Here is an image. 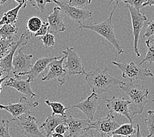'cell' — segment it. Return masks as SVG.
I'll use <instances>...</instances> for the list:
<instances>
[{
	"mask_svg": "<svg viewBox=\"0 0 154 137\" xmlns=\"http://www.w3.org/2000/svg\"><path fill=\"white\" fill-rule=\"evenodd\" d=\"M5 73L7 74L5 71V70L3 69V67H0V80H1L2 79H3V77L6 76V75L4 76V75H5Z\"/></svg>",
	"mask_w": 154,
	"mask_h": 137,
	"instance_id": "f35d334b",
	"label": "cell"
},
{
	"mask_svg": "<svg viewBox=\"0 0 154 137\" xmlns=\"http://www.w3.org/2000/svg\"><path fill=\"white\" fill-rule=\"evenodd\" d=\"M112 64L116 66L121 71L123 79L129 80L133 82L138 80H146L149 77H153V74L152 71L146 68H141L138 65H136L133 61L130 63H120L113 61Z\"/></svg>",
	"mask_w": 154,
	"mask_h": 137,
	"instance_id": "277c9868",
	"label": "cell"
},
{
	"mask_svg": "<svg viewBox=\"0 0 154 137\" xmlns=\"http://www.w3.org/2000/svg\"><path fill=\"white\" fill-rule=\"evenodd\" d=\"M85 79L91 90L97 94L105 93L111 88L123 83L122 80L109 75L107 67L104 70L89 71L87 73Z\"/></svg>",
	"mask_w": 154,
	"mask_h": 137,
	"instance_id": "3957f363",
	"label": "cell"
},
{
	"mask_svg": "<svg viewBox=\"0 0 154 137\" xmlns=\"http://www.w3.org/2000/svg\"><path fill=\"white\" fill-rule=\"evenodd\" d=\"M32 59V55L25 54L23 51V47H19L17 54H14L13 60L12 73L16 79H19L21 73L27 72L31 69L33 65Z\"/></svg>",
	"mask_w": 154,
	"mask_h": 137,
	"instance_id": "4fadbf2b",
	"label": "cell"
},
{
	"mask_svg": "<svg viewBox=\"0 0 154 137\" xmlns=\"http://www.w3.org/2000/svg\"><path fill=\"white\" fill-rule=\"evenodd\" d=\"M49 25V32L54 34L63 32L66 30V27L64 23L63 15L60 7L57 6L53 8V11L47 17Z\"/></svg>",
	"mask_w": 154,
	"mask_h": 137,
	"instance_id": "ac0fdd59",
	"label": "cell"
},
{
	"mask_svg": "<svg viewBox=\"0 0 154 137\" xmlns=\"http://www.w3.org/2000/svg\"><path fill=\"white\" fill-rule=\"evenodd\" d=\"M117 4L113 5L112 12L109 14L108 18L104 21L97 24H84L83 23H79V28L83 31L84 29L91 30L100 36L104 38L108 42H109L114 47L116 50V57L120 54L124 53L123 47L121 45L120 42L116 36L114 30H113V25L112 23L113 15L116 9Z\"/></svg>",
	"mask_w": 154,
	"mask_h": 137,
	"instance_id": "6da1fadb",
	"label": "cell"
},
{
	"mask_svg": "<svg viewBox=\"0 0 154 137\" xmlns=\"http://www.w3.org/2000/svg\"><path fill=\"white\" fill-rule=\"evenodd\" d=\"M38 103L35 102L34 104L24 96H22L20 98L19 102L14 103H9L7 105L0 104V109L5 110L7 112L11 114L13 119L11 121H14L17 118L23 116L24 114H30V109L32 106L34 107L38 106Z\"/></svg>",
	"mask_w": 154,
	"mask_h": 137,
	"instance_id": "7c38bea8",
	"label": "cell"
},
{
	"mask_svg": "<svg viewBox=\"0 0 154 137\" xmlns=\"http://www.w3.org/2000/svg\"><path fill=\"white\" fill-rule=\"evenodd\" d=\"M136 127L133 123H125L119 127L112 133V136H132L137 134Z\"/></svg>",
	"mask_w": 154,
	"mask_h": 137,
	"instance_id": "7402d4cb",
	"label": "cell"
},
{
	"mask_svg": "<svg viewBox=\"0 0 154 137\" xmlns=\"http://www.w3.org/2000/svg\"><path fill=\"white\" fill-rule=\"evenodd\" d=\"M69 108H77L82 112L86 116L87 119L93 121L94 116L98 109L100 108L98 103V94L93 92L89 97L85 100L80 102L77 104L72 106Z\"/></svg>",
	"mask_w": 154,
	"mask_h": 137,
	"instance_id": "2e32d148",
	"label": "cell"
},
{
	"mask_svg": "<svg viewBox=\"0 0 154 137\" xmlns=\"http://www.w3.org/2000/svg\"><path fill=\"white\" fill-rule=\"evenodd\" d=\"M52 1L55 3L58 7H60L62 13L75 23H83L85 20L92 17V13L89 10L72 6L68 2H62L61 0H52Z\"/></svg>",
	"mask_w": 154,
	"mask_h": 137,
	"instance_id": "9c48e42d",
	"label": "cell"
},
{
	"mask_svg": "<svg viewBox=\"0 0 154 137\" xmlns=\"http://www.w3.org/2000/svg\"><path fill=\"white\" fill-rule=\"evenodd\" d=\"M19 29L14 24H5L0 28V37L5 40L13 39L14 35L17 34Z\"/></svg>",
	"mask_w": 154,
	"mask_h": 137,
	"instance_id": "603a6c76",
	"label": "cell"
},
{
	"mask_svg": "<svg viewBox=\"0 0 154 137\" xmlns=\"http://www.w3.org/2000/svg\"><path fill=\"white\" fill-rule=\"evenodd\" d=\"M91 132H95L97 135L101 136H112V133L120 126L116 121L115 115L110 112L106 117L91 121Z\"/></svg>",
	"mask_w": 154,
	"mask_h": 137,
	"instance_id": "52a82bcc",
	"label": "cell"
},
{
	"mask_svg": "<svg viewBox=\"0 0 154 137\" xmlns=\"http://www.w3.org/2000/svg\"><path fill=\"white\" fill-rule=\"evenodd\" d=\"M43 23V21L41 18L38 17H32L27 21L26 28L27 32L30 33L31 35L34 34L37 32Z\"/></svg>",
	"mask_w": 154,
	"mask_h": 137,
	"instance_id": "484cf974",
	"label": "cell"
},
{
	"mask_svg": "<svg viewBox=\"0 0 154 137\" xmlns=\"http://www.w3.org/2000/svg\"><path fill=\"white\" fill-rule=\"evenodd\" d=\"M30 83L27 79L19 80V79H13L10 77L4 83V86L14 88L18 92L28 96V98H33L35 97L36 94L32 90Z\"/></svg>",
	"mask_w": 154,
	"mask_h": 137,
	"instance_id": "d6986e66",
	"label": "cell"
},
{
	"mask_svg": "<svg viewBox=\"0 0 154 137\" xmlns=\"http://www.w3.org/2000/svg\"><path fill=\"white\" fill-rule=\"evenodd\" d=\"M13 43V39L5 40L0 37V59L7 54Z\"/></svg>",
	"mask_w": 154,
	"mask_h": 137,
	"instance_id": "4316f807",
	"label": "cell"
},
{
	"mask_svg": "<svg viewBox=\"0 0 154 137\" xmlns=\"http://www.w3.org/2000/svg\"><path fill=\"white\" fill-rule=\"evenodd\" d=\"M49 25L48 22L43 21V23L41 26V27L39 28V30L34 33V36L35 37H41L44 35H45L47 32H49Z\"/></svg>",
	"mask_w": 154,
	"mask_h": 137,
	"instance_id": "d6a6232c",
	"label": "cell"
},
{
	"mask_svg": "<svg viewBox=\"0 0 154 137\" xmlns=\"http://www.w3.org/2000/svg\"><path fill=\"white\" fill-rule=\"evenodd\" d=\"M153 63H154V61H153Z\"/></svg>",
	"mask_w": 154,
	"mask_h": 137,
	"instance_id": "f6af8a7d",
	"label": "cell"
},
{
	"mask_svg": "<svg viewBox=\"0 0 154 137\" xmlns=\"http://www.w3.org/2000/svg\"><path fill=\"white\" fill-rule=\"evenodd\" d=\"M62 56L54 57V56H47L45 57L39 58V60L35 61V64L32 65L31 69L27 72H24L21 73L20 75V77L22 76L28 75V81L30 83H32L36 77L39 76L44 70L46 69L47 66L49 65L50 63L56 60L58 58H60Z\"/></svg>",
	"mask_w": 154,
	"mask_h": 137,
	"instance_id": "e0dca14e",
	"label": "cell"
},
{
	"mask_svg": "<svg viewBox=\"0 0 154 137\" xmlns=\"http://www.w3.org/2000/svg\"><path fill=\"white\" fill-rule=\"evenodd\" d=\"M10 121L7 119L0 120V137H10L9 133Z\"/></svg>",
	"mask_w": 154,
	"mask_h": 137,
	"instance_id": "f546056e",
	"label": "cell"
},
{
	"mask_svg": "<svg viewBox=\"0 0 154 137\" xmlns=\"http://www.w3.org/2000/svg\"><path fill=\"white\" fill-rule=\"evenodd\" d=\"M23 4H19L14 8L11 9L3 14L2 18L0 20V26L5 24H14L17 23L18 19V14L20 9L23 7Z\"/></svg>",
	"mask_w": 154,
	"mask_h": 137,
	"instance_id": "44dd1931",
	"label": "cell"
},
{
	"mask_svg": "<svg viewBox=\"0 0 154 137\" xmlns=\"http://www.w3.org/2000/svg\"><path fill=\"white\" fill-rule=\"evenodd\" d=\"M14 1L17 2L19 4H23L24 5L23 8H25L27 5V2L29 1V0H14Z\"/></svg>",
	"mask_w": 154,
	"mask_h": 137,
	"instance_id": "74e56055",
	"label": "cell"
},
{
	"mask_svg": "<svg viewBox=\"0 0 154 137\" xmlns=\"http://www.w3.org/2000/svg\"><path fill=\"white\" fill-rule=\"evenodd\" d=\"M147 125L148 137L154 136V110L148 111V117L146 119H143Z\"/></svg>",
	"mask_w": 154,
	"mask_h": 137,
	"instance_id": "83f0119b",
	"label": "cell"
},
{
	"mask_svg": "<svg viewBox=\"0 0 154 137\" xmlns=\"http://www.w3.org/2000/svg\"><path fill=\"white\" fill-rule=\"evenodd\" d=\"M146 6H154V0H146V2L143 4L142 7H144Z\"/></svg>",
	"mask_w": 154,
	"mask_h": 137,
	"instance_id": "8d00e7d4",
	"label": "cell"
},
{
	"mask_svg": "<svg viewBox=\"0 0 154 137\" xmlns=\"http://www.w3.org/2000/svg\"><path fill=\"white\" fill-rule=\"evenodd\" d=\"M127 9H129L131 21L132 26H133V34L134 37L133 41V49L134 53L137 55V57H140V54L139 51L138 42L139 38H140V32L144 28L146 21H147V17L145 15H143L140 13V11L137 10L134 7L130 5L129 4H126Z\"/></svg>",
	"mask_w": 154,
	"mask_h": 137,
	"instance_id": "5b68a950",
	"label": "cell"
},
{
	"mask_svg": "<svg viewBox=\"0 0 154 137\" xmlns=\"http://www.w3.org/2000/svg\"><path fill=\"white\" fill-rule=\"evenodd\" d=\"M62 54L66 55V61L64 64V67L69 75H86L87 73L84 69L82 59L72 47H68L62 51Z\"/></svg>",
	"mask_w": 154,
	"mask_h": 137,
	"instance_id": "ba28073f",
	"label": "cell"
},
{
	"mask_svg": "<svg viewBox=\"0 0 154 137\" xmlns=\"http://www.w3.org/2000/svg\"><path fill=\"white\" fill-rule=\"evenodd\" d=\"M40 40L42 42L43 46L46 48L53 47L55 44L54 36L51 32H47L45 35L40 37Z\"/></svg>",
	"mask_w": 154,
	"mask_h": 137,
	"instance_id": "f1b7e54d",
	"label": "cell"
},
{
	"mask_svg": "<svg viewBox=\"0 0 154 137\" xmlns=\"http://www.w3.org/2000/svg\"><path fill=\"white\" fill-rule=\"evenodd\" d=\"M31 36L32 35L28 32L22 34L20 39L17 42H14L7 54L2 59H0V67H2L5 70L8 75H9L10 73H12L13 71V60L16 51L20 47L26 45Z\"/></svg>",
	"mask_w": 154,
	"mask_h": 137,
	"instance_id": "5bb4252c",
	"label": "cell"
},
{
	"mask_svg": "<svg viewBox=\"0 0 154 137\" xmlns=\"http://www.w3.org/2000/svg\"><path fill=\"white\" fill-rule=\"evenodd\" d=\"M66 116H60V115H53L49 116L47 117L43 123L40 126V128L43 129L46 132V136H50L54 132V129L57 126L61 123H64Z\"/></svg>",
	"mask_w": 154,
	"mask_h": 137,
	"instance_id": "ffe728a7",
	"label": "cell"
},
{
	"mask_svg": "<svg viewBox=\"0 0 154 137\" xmlns=\"http://www.w3.org/2000/svg\"><path fill=\"white\" fill-rule=\"evenodd\" d=\"M146 44L148 48L147 53H146L144 58L140 62L138 65L141 66L145 62H148L149 65L147 66V67H148V66L152 65V63L154 61V38H152L151 37H149L146 41Z\"/></svg>",
	"mask_w": 154,
	"mask_h": 137,
	"instance_id": "cb8c5ba5",
	"label": "cell"
},
{
	"mask_svg": "<svg viewBox=\"0 0 154 137\" xmlns=\"http://www.w3.org/2000/svg\"><path fill=\"white\" fill-rule=\"evenodd\" d=\"M152 102H154V98L152 99Z\"/></svg>",
	"mask_w": 154,
	"mask_h": 137,
	"instance_id": "ee69618b",
	"label": "cell"
},
{
	"mask_svg": "<svg viewBox=\"0 0 154 137\" xmlns=\"http://www.w3.org/2000/svg\"><path fill=\"white\" fill-rule=\"evenodd\" d=\"M51 136H52L53 137H64V135L59 134V133L55 132H53L52 134H51Z\"/></svg>",
	"mask_w": 154,
	"mask_h": 137,
	"instance_id": "b9f144b4",
	"label": "cell"
},
{
	"mask_svg": "<svg viewBox=\"0 0 154 137\" xmlns=\"http://www.w3.org/2000/svg\"><path fill=\"white\" fill-rule=\"evenodd\" d=\"M64 122L68 126V136H79L86 135L91 131V121L86 119H78L72 116L66 117Z\"/></svg>",
	"mask_w": 154,
	"mask_h": 137,
	"instance_id": "9a60e30c",
	"label": "cell"
},
{
	"mask_svg": "<svg viewBox=\"0 0 154 137\" xmlns=\"http://www.w3.org/2000/svg\"><path fill=\"white\" fill-rule=\"evenodd\" d=\"M146 2V0H125L124 3L125 4H129L134 7L138 11H140L142 8V5Z\"/></svg>",
	"mask_w": 154,
	"mask_h": 137,
	"instance_id": "e575fe53",
	"label": "cell"
},
{
	"mask_svg": "<svg viewBox=\"0 0 154 137\" xmlns=\"http://www.w3.org/2000/svg\"><path fill=\"white\" fill-rule=\"evenodd\" d=\"M68 131V125L64 122V123H61L60 124H58L56 128L54 129V132L59 133V134H61L62 135H64L66 132Z\"/></svg>",
	"mask_w": 154,
	"mask_h": 137,
	"instance_id": "d590c367",
	"label": "cell"
},
{
	"mask_svg": "<svg viewBox=\"0 0 154 137\" xmlns=\"http://www.w3.org/2000/svg\"><path fill=\"white\" fill-rule=\"evenodd\" d=\"M124 1H125V0H110V1H109V2L108 5H111L113 2H116V4H118V3H120V2H124Z\"/></svg>",
	"mask_w": 154,
	"mask_h": 137,
	"instance_id": "60d3db41",
	"label": "cell"
},
{
	"mask_svg": "<svg viewBox=\"0 0 154 137\" xmlns=\"http://www.w3.org/2000/svg\"><path fill=\"white\" fill-rule=\"evenodd\" d=\"M46 104L51 107L52 109V114L60 115V116H66V111L69 109L68 107H65L62 103L57 102H51L49 99H47L45 101Z\"/></svg>",
	"mask_w": 154,
	"mask_h": 137,
	"instance_id": "d4e9b609",
	"label": "cell"
},
{
	"mask_svg": "<svg viewBox=\"0 0 154 137\" xmlns=\"http://www.w3.org/2000/svg\"><path fill=\"white\" fill-rule=\"evenodd\" d=\"M14 121H17V128L20 133L28 137L46 136L40 131L37 119L30 114H24Z\"/></svg>",
	"mask_w": 154,
	"mask_h": 137,
	"instance_id": "8992f818",
	"label": "cell"
},
{
	"mask_svg": "<svg viewBox=\"0 0 154 137\" xmlns=\"http://www.w3.org/2000/svg\"><path fill=\"white\" fill-rule=\"evenodd\" d=\"M69 5L78 8L84 9L91 3V0H69L67 2Z\"/></svg>",
	"mask_w": 154,
	"mask_h": 137,
	"instance_id": "1f68e13d",
	"label": "cell"
},
{
	"mask_svg": "<svg viewBox=\"0 0 154 137\" xmlns=\"http://www.w3.org/2000/svg\"><path fill=\"white\" fill-rule=\"evenodd\" d=\"M119 88L124 92L130 98L132 106L131 114L132 117L137 115L140 116L142 119V113L145 106L149 103L148 96L149 95V90L145 88L140 84L125 83L119 85Z\"/></svg>",
	"mask_w": 154,
	"mask_h": 137,
	"instance_id": "7a4b0ae2",
	"label": "cell"
},
{
	"mask_svg": "<svg viewBox=\"0 0 154 137\" xmlns=\"http://www.w3.org/2000/svg\"><path fill=\"white\" fill-rule=\"evenodd\" d=\"M31 5L39 9L42 13L45 12V7L47 3H49L52 0H29Z\"/></svg>",
	"mask_w": 154,
	"mask_h": 137,
	"instance_id": "4dcf8cb0",
	"label": "cell"
},
{
	"mask_svg": "<svg viewBox=\"0 0 154 137\" xmlns=\"http://www.w3.org/2000/svg\"><path fill=\"white\" fill-rule=\"evenodd\" d=\"M66 55L60 58H58L51 61L49 64V69L47 75L42 78L43 81H48L56 79L59 83L60 86H62L66 82V76L67 75L66 71L64 67V61Z\"/></svg>",
	"mask_w": 154,
	"mask_h": 137,
	"instance_id": "8fae6325",
	"label": "cell"
},
{
	"mask_svg": "<svg viewBox=\"0 0 154 137\" xmlns=\"http://www.w3.org/2000/svg\"><path fill=\"white\" fill-rule=\"evenodd\" d=\"M154 35V18H152L151 20L148 21L147 24L145 33L144 34V38H149Z\"/></svg>",
	"mask_w": 154,
	"mask_h": 137,
	"instance_id": "836d02e7",
	"label": "cell"
},
{
	"mask_svg": "<svg viewBox=\"0 0 154 137\" xmlns=\"http://www.w3.org/2000/svg\"><path fill=\"white\" fill-rule=\"evenodd\" d=\"M106 107L109 109V112L113 115H119L127 117L130 123H133L132 116L129 106L131 102L123 97H116L113 96L111 98H106Z\"/></svg>",
	"mask_w": 154,
	"mask_h": 137,
	"instance_id": "30bf717a",
	"label": "cell"
},
{
	"mask_svg": "<svg viewBox=\"0 0 154 137\" xmlns=\"http://www.w3.org/2000/svg\"><path fill=\"white\" fill-rule=\"evenodd\" d=\"M7 1H8V0H0V9H1L2 6Z\"/></svg>",
	"mask_w": 154,
	"mask_h": 137,
	"instance_id": "7bdbcfd3",
	"label": "cell"
},
{
	"mask_svg": "<svg viewBox=\"0 0 154 137\" xmlns=\"http://www.w3.org/2000/svg\"><path fill=\"white\" fill-rule=\"evenodd\" d=\"M9 77V75H6L5 77H4L3 78V79H2L1 80H0V94H1L2 92V83L4 82V81L7 79H8V78Z\"/></svg>",
	"mask_w": 154,
	"mask_h": 137,
	"instance_id": "ab89813d",
	"label": "cell"
}]
</instances>
